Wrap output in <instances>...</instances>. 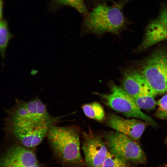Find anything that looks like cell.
<instances>
[{"mask_svg":"<svg viewBox=\"0 0 167 167\" xmlns=\"http://www.w3.org/2000/svg\"><path fill=\"white\" fill-rule=\"evenodd\" d=\"M122 2L98 3L84 15L82 32L100 36L106 33L117 36L124 28L127 20L123 12Z\"/></svg>","mask_w":167,"mask_h":167,"instance_id":"obj_1","label":"cell"},{"mask_svg":"<svg viewBox=\"0 0 167 167\" xmlns=\"http://www.w3.org/2000/svg\"><path fill=\"white\" fill-rule=\"evenodd\" d=\"M56 159L64 167H83L79 136L72 127L52 126L47 134Z\"/></svg>","mask_w":167,"mask_h":167,"instance_id":"obj_2","label":"cell"},{"mask_svg":"<svg viewBox=\"0 0 167 167\" xmlns=\"http://www.w3.org/2000/svg\"><path fill=\"white\" fill-rule=\"evenodd\" d=\"M109 85L110 93L97 94L106 105L126 117L140 119L152 126H156L154 120L141 111L133 98L121 87L112 81L109 82Z\"/></svg>","mask_w":167,"mask_h":167,"instance_id":"obj_3","label":"cell"},{"mask_svg":"<svg viewBox=\"0 0 167 167\" xmlns=\"http://www.w3.org/2000/svg\"><path fill=\"white\" fill-rule=\"evenodd\" d=\"M140 71L156 95L167 92V52L153 53L143 63Z\"/></svg>","mask_w":167,"mask_h":167,"instance_id":"obj_4","label":"cell"},{"mask_svg":"<svg viewBox=\"0 0 167 167\" xmlns=\"http://www.w3.org/2000/svg\"><path fill=\"white\" fill-rule=\"evenodd\" d=\"M109 151L134 165H144L147 161L145 154L138 142L117 131L110 132L105 135Z\"/></svg>","mask_w":167,"mask_h":167,"instance_id":"obj_5","label":"cell"},{"mask_svg":"<svg viewBox=\"0 0 167 167\" xmlns=\"http://www.w3.org/2000/svg\"><path fill=\"white\" fill-rule=\"evenodd\" d=\"M58 119L57 118H52L43 122L11 126V130L20 144L30 148L41 143L50 127Z\"/></svg>","mask_w":167,"mask_h":167,"instance_id":"obj_6","label":"cell"},{"mask_svg":"<svg viewBox=\"0 0 167 167\" xmlns=\"http://www.w3.org/2000/svg\"><path fill=\"white\" fill-rule=\"evenodd\" d=\"M1 167H43L31 149L21 144L8 148L2 156Z\"/></svg>","mask_w":167,"mask_h":167,"instance_id":"obj_7","label":"cell"},{"mask_svg":"<svg viewBox=\"0 0 167 167\" xmlns=\"http://www.w3.org/2000/svg\"><path fill=\"white\" fill-rule=\"evenodd\" d=\"M85 136L82 147L85 165L87 167H100L109 152L106 144L96 135Z\"/></svg>","mask_w":167,"mask_h":167,"instance_id":"obj_8","label":"cell"},{"mask_svg":"<svg viewBox=\"0 0 167 167\" xmlns=\"http://www.w3.org/2000/svg\"><path fill=\"white\" fill-rule=\"evenodd\" d=\"M136 119H126L114 114L108 118V126L116 131L127 135L139 142L145 129L149 124Z\"/></svg>","mask_w":167,"mask_h":167,"instance_id":"obj_9","label":"cell"},{"mask_svg":"<svg viewBox=\"0 0 167 167\" xmlns=\"http://www.w3.org/2000/svg\"><path fill=\"white\" fill-rule=\"evenodd\" d=\"M121 79V87L132 98L151 89L140 71L126 69L123 71Z\"/></svg>","mask_w":167,"mask_h":167,"instance_id":"obj_10","label":"cell"},{"mask_svg":"<svg viewBox=\"0 0 167 167\" xmlns=\"http://www.w3.org/2000/svg\"><path fill=\"white\" fill-rule=\"evenodd\" d=\"M164 41H167V26L158 25L151 22L147 27L139 48L141 49H147Z\"/></svg>","mask_w":167,"mask_h":167,"instance_id":"obj_11","label":"cell"},{"mask_svg":"<svg viewBox=\"0 0 167 167\" xmlns=\"http://www.w3.org/2000/svg\"><path fill=\"white\" fill-rule=\"evenodd\" d=\"M25 104L33 122H44L53 118L48 113L45 105L39 99L25 102Z\"/></svg>","mask_w":167,"mask_h":167,"instance_id":"obj_12","label":"cell"},{"mask_svg":"<svg viewBox=\"0 0 167 167\" xmlns=\"http://www.w3.org/2000/svg\"><path fill=\"white\" fill-rule=\"evenodd\" d=\"M10 114L11 126L36 123L32 121L25 102L18 103Z\"/></svg>","mask_w":167,"mask_h":167,"instance_id":"obj_13","label":"cell"},{"mask_svg":"<svg viewBox=\"0 0 167 167\" xmlns=\"http://www.w3.org/2000/svg\"><path fill=\"white\" fill-rule=\"evenodd\" d=\"M156 96L151 89H149L132 98L140 109L150 110L154 109L156 105L155 99Z\"/></svg>","mask_w":167,"mask_h":167,"instance_id":"obj_14","label":"cell"},{"mask_svg":"<svg viewBox=\"0 0 167 167\" xmlns=\"http://www.w3.org/2000/svg\"><path fill=\"white\" fill-rule=\"evenodd\" d=\"M84 114L88 117L99 121L105 119V113L101 105L97 102L84 105L82 107Z\"/></svg>","mask_w":167,"mask_h":167,"instance_id":"obj_15","label":"cell"},{"mask_svg":"<svg viewBox=\"0 0 167 167\" xmlns=\"http://www.w3.org/2000/svg\"><path fill=\"white\" fill-rule=\"evenodd\" d=\"M13 37L9 30L6 20L1 19L0 22V52L1 58H5L6 51L9 40Z\"/></svg>","mask_w":167,"mask_h":167,"instance_id":"obj_16","label":"cell"},{"mask_svg":"<svg viewBox=\"0 0 167 167\" xmlns=\"http://www.w3.org/2000/svg\"><path fill=\"white\" fill-rule=\"evenodd\" d=\"M132 165L109 151L105 160L100 167H132Z\"/></svg>","mask_w":167,"mask_h":167,"instance_id":"obj_17","label":"cell"},{"mask_svg":"<svg viewBox=\"0 0 167 167\" xmlns=\"http://www.w3.org/2000/svg\"><path fill=\"white\" fill-rule=\"evenodd\" d=\"M59 4L72 7L84 16L88 12L85 0H55Z\"/></svg>","mask_w":167,"mask_h":167,"instance_id":"obj_18","label":"cell"},{"mask_svg":"<svg viewBox=\"0 0 167 167\" xmlns=\"http://www.w3.org/2000/svg\"><path fill=\"white\" fill-rule=\"evenodd\" d=\"M158 106L154 114L156 117L161 119L167 120V94L156 102Z\"/></svg>","mask_w":167,"mask_h":167,"instance_id":"obj_19","label":"cell"},{"mask_svg":"<svg viewBox=\"0 0 167 167\" xmlns=\"http://www.w3.org/2000/svg\"><path fill=\"white\" fill-rule=\"evenodd\" d=\"M151 22L158 25L167 26V7L163 8L158 16Z\"/></svg>","mask_w":167,"mask_h":167,"instance_id":"obj_20","label":"cell"},{"mask_svg":"<svg viewBox=\"0 0 167 167\" xmlns=\"http://www.w3.org/2000/svg\"><path fill=\"white\" fill-rule=\"evenodd\" d=\"M2 0H0V20L2 19Z\"/></svg>","mask_w":167,"mask_h":167,"instance_id":"obj_21","label":"cell"},{"mask_svg":"<svg viewBox=\"0 0 167 167\" xmlns=\"http://www.w3.org/2000/svg\"><path fill=\"white\" fill-rule=\"evenodd\" d=\"M166 143H167V138L166 140Z\"/></svg>","mask_w":167,"mask_h":167,"instance_id":"obj_22","label":"cell"}]
</instances>
